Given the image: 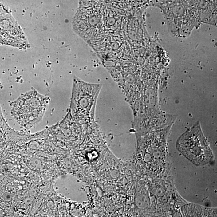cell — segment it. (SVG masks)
<instances>
[{
    "mask_svg": "<svg viewBox=\"0 0 217 217\" xmlns=\"http://www.w3.org/2000/svg\"><path fill=\"white\" fill-rule=\"evenodd\" d=\"M49 100V98L32 90L14 102L11 113L22 125H33L42 119Z\"/></svg>",
    "mask_w": 217,
    "mask_h": 217,
    "instance_id": "6da1fadb",
    "label": "cell"
},
{
    "mask_svg": "<svg viewBox=\"0 0 217 217\" xmlns=\"http://www.w3.org/2000/svg\"><path fill=\"white\" fill-rule=\"evenodd\" d=\"M177 148L197 166L208 164L213 158L212 152L199 129H192L183 135L178 141Z\"/></svg>",
    "mask_w": 217,
    "mask_h": 217,
    "instance_id": "7a4b0ae2",
    "label": "cell"
},
{
    "mask_svg": "<svg viewBox=\"0 0 217 217\" xmlns=\"http://www.w3.org/2000/svg\"><path fill=\"white\" fill-rule=\"evenodd\" d=\"M100 90L99 85H91L77 78L74 79L70 113L73 118L80 119L95 105Z\"/></svg>",
    "mask_w": 217,
    "mask_h": 217,
    "instance_id": "3957f363",
    "label": "cell"
}]
</instances>
